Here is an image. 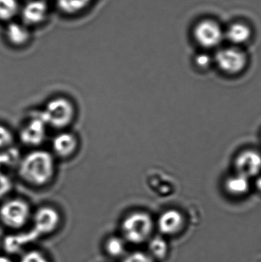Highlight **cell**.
<instances>
[{
    "instance_id": "21",
    "label": "cell",
    "mask_w": 261,
    "mask_h": 262,
    "mask_svg": "<svg viewBox=\"0 0 261 262\" xmlns=\"http://www.w3.org/2000/svg\"><path fill=\"white\" fill-rule=\"evenodd\" d=\"M13 141L12 133L4 126L0 125V149L10 146Z\"/></svg>"
},
{
    "instance_id": "26",
    "label": "cell",
    "mask_w": 261,
    "mask_h": 262,
    "mask_svg": "<svg viewBox=\"0 0 261 262\" xmlns=\"http://www.w3.org/2000/svg\"><path fill=\"white\" fill-rule=\"evenodd\" d=\"M256 186H257V189L261 192V177H259L256 181Z\"/></svg>"
},
{
    "instance_id": "20",
    "label": "cell",
    "mask_w": 261,
    "mask_h": 262,
    "mask_svg": "<svg viewBox=\"0 0 261 262\" xmlns=\"http://www.w3.org/2000/svg\"><path fill=\"white\" fill-rule=\"evenodd\" d=\"M107 252L112 256H120L123 255L125 249L124 242L117 237L109 238L106 244Z\"/></svg>"
},
{
    "instance_id": "18",
    "label": "cell",
    "mask_w": 261,
    "mask_h": 262,
    "mask_svg": "<svg viewBox=\"0 0 261 262\" xmlns=\"http://www.w3.org/2000/svg\"><path fill=\"white\" fill-rule=\"evenodd\" d=\"M92 0H58L60 7L69 13L82 10Z\"/></svg>"
},
{
    "instance_id": "8",
    "label": "cell",
    "mask_w": 261,
    "mask_h": 262,
    "mask_svg": "<svg viewBox=\"0 0 261 262\" xmlns=\"http://www.w3.org/2000/svg\"><path fill=\"white\" fill-rule=\"evenodd\" d=\"M45 123L36 115L31 119L29 122L20 131V139L25 145L29 146H35L41 144L46 137Z\"/></svg>"
},
{
    "instance_id": "14",
    "label": "cell",
    "mask_w": 261,
    "mask_h": 262,
    "mask_svg": "<svg viewBox=\"0 0 261 262\" xmlns=\"http://www.w3.org/2000/svg\"><path fill=\"white\" fill-rule=\"evenodd\" d=\"M249 180L248 177L237 173L229 177L225 182V189L233 195H242L249 189Z\"/></svg>"
},
{
    "instance_id": "2",
    "label": "cell",
    "mask_w": 261,
    "mask_h": 262,
    "mask_svg": "<svg viewBox=\"0 0 261 262\" xmlns=\"http://www.w3.org/2000/svg\"><path fill=\"white\" fill-rule=\"evenodd\" d=\"M38 115L46 125L55 128H64L73 121L75 115V107L66 98H54L47 103L44 110Z\"/></svg>"
},
{
    "instance_id": "3",
    "label": "cell",
    "mask_w": 261,
    "mask_h": 262,
    "mask_svg": "<svg viewBox=\"0 0 261 262\" xmlns=\"http://www.w3.org/2000/svg\"><path fill=\"white\" fill-rule=\"evenodd\" d=\"M151 217L144 212H136L129 215L123 222L122 229L127 241L139 244L145 241L152 232Z\"/></svg>"
},
{
    "instance_id": "22",
    "label": "cell",
    "mask_w": 261,
    "mask_h": 262,
    "mask_svg": "<svg viewBox=\"0 0 261 262\" xmlns=\"http://www.w3.org/2000/svg\"><path fill=\"white\" fill-rule=\"evenodd\" d=\"M123 262H154L151 257L143 252H133L126 257Z\"/></svg>"
},
{
    "instance_id": "15",
    "label": "cell",
    "mask_w": 261,
    "mask_h": 262,
    "mask_svg": "<svg viewBox=\"0 0 261 262\" xmlns=\"http://www.w3.org/2000/svg\"><path fill=\"white\" fill-rule=\"evenodd\" d=\"M227 38L234 44H242L248 41L251 35L249 28L245 25L236 23L230 26L226 33Z\"/></svg>"
},
{
    "instance_id": "6",
    "label": "cell",
    "mask_w": 261,
    "mask_h": 262,
    "mask_svg": "<svg viewBox=\"0 0 261 262\" xmlns=\"http://www.w3.org/2000/svg\"><path fill=\"white\" fill-rule=\"evenodd\" d=\"M59 221V214L55 209L49 206L40 208L34 216L35 226L32 232L36 238L39 235L50 233L56 229Z\"/></svg>"
},
{
    "instance_id": "9",
    "label": "cell",
    "mask_w": 261,
    "mask_h": 262,
    "mask_svg": "<svg viewBox=\"0 0 261 262\" xmlns=\"http://www.w3.org/2000/svg\"><path fill=\"white\" fill-rule=\"evenodd\" d=\"M238 173L244 177H255L261 170V156L252 149H247L241 152L235 160Z\"/></svg>"
},
{
    "instance_id": "24",
    "label": "cell",
    "mask_w": 261,
    "mask_h": 262,
    "mask_svg": "<svg viewBox=\"0 0 261 262\" xmlns=\"http://www.w3.org/2000/svg\"><path fill=\"white\" fill-rule=\"evenodd\" d=\"M20 262H49L46 259L45 257L37 252V251H32V252H28L26 255H23Z\"/></svg>"
},
{
    "instance_id": "25",
    "label": "cell",
    "mask_w": 261,
    "mask_h": 262,
    "mask_svg": "<svg viewBox=\"0 0 261 262\" xmlns=\"http://www.w3.org/2000/svg\"><path fill=\"white\" fill-rule=\"evenodd\" d=\"M196 64L201 68H208L211 63V58L206 54H201L196 58Z\"/></svg>"
},
{
    "instance_id": "19",
    "label": "cell",
    "mask_w": 261,
    "mask_h": 262,
    "mask_svg": "<svg viewBox=\"0 0 261 262\" xmlns=\"http://www.w3.org/2000/svg\"><path fill=\"white\" fill-rule=\"evenodd\" d=\"M19 156L17 149H9L0 152V169L6 166H12L15 163L19 164Z\"/></svg>"
},
{
    "instance_id": "10",
    "label": "cell",
    "mask_w": 261,
    "mask_h": 262,
    "mask_svg": "<svg viewBox=\"0 0 261 262\" xmlns=\"http://www.w3.org/2000/svg\"><path fill=\"white\" fill-rule=\"evenodd\" d=\"M78 146V139L72 133H60L54 137L52 141L54 152L61 158H67L73 155Z\"/></svg>"
},
{
    "instance_id": "17",
    "label": "cell",
    "mask_w": 261,
    "mask_h": 262,
    "mask_svg": "<svg viewBox=\"0 0 261 262\" xmlns=\"http://www.w3.org/2000/svg\"><path fill=\"white\" fill-rule=\"evenodd\" d=\"M149 249L153 256L157 258H162L167 254L168 247L167 242L162 237L156 236L150 242Z\"/></svg>"
},
{
    "instance_id": "13",
    "label": "cell",
    "mask_w": 261,
    "mask_h": 262,
    "mask_svg": "<svg viewBox=\"0 0 261 262\" xmlns=\"http://www.w3.org/2000/svg\"><path fill=\"white\" fill-rule=\"evenodd\" d=\"M6 36L15 46H23L30 39V31L26 24L12 23L8 26Z\"/></svg>"
},
{
    "instance_id": "23",
    "label": "cell",
    "mask_w": 261,
    "mask_h": 262,
    "mask_svg": "<svg viewBox=\"0 0 261 262\" xmlns=\"http://www.w3.org/2000/svg\"><path fill=\"white\" fill-rule=\"evenodd\" d=\"M11 189H12V182L10 179L6 174L0 172V198L7 195Z\"/></svg>"
},
{
    "instance_id": "11",
    "label": "cell",
    "mask_w": 261,
    "mask_h": 262,
    "mask_svg": "<svg viewBox=\"0 0 261 262\" xmlns=\"http://www.w3.org/2000/svg\"><path fill=\"white\" fill-rule=\"evenodd\" d=\"M24 23L28 25H36L43 23L49 15V7L45 2L41 0H35L29 2L26 5L22 10Z\"/></svg>"
},
{
    "instance_id": "4",
    "label": "cell",
    "mask_w": 261,
    "mask_h": 262,
    "mask_svg": "<svg viewBox=\"0 0 261 262\" xmlns=\"http://www.w3.org/2000/svg\"><path fill=\"white\" fill-rule=\"evenodd\" d=\"M30 209L26 202L18 199L6 202L0 208V218L6 226L13 229L22 227L29 220Z\"/></svg>"
},
{
    "instance_id": "27",
    "label": "cell",
    "mask_w": 261,
    "mask_h": 262,
    "mask_svg": "<svg viewBox=\"0 0 261 262\" xmlns=\"http://www.w3.org/2000/svg\"><path fill=\"white\" fill-rule=\"evenodd\" d=\"M0 262H12L9 258L4 256H0Z\"/></svg>"
},
{
    "instance_id": "12",
    "label": "cell",
    "mask_w": 261,
    "mask_h": 262,
    "mask_svg": "<svg viewBox=\"0 0 261 262\" xmlns=\"http://www.w3.org/2000/svg\"><path fill=\"white\" fill-rule=\"evenodd\" d=\"M183 218L179 211L175 209L164 212L158 220V227L162 233L172 235L182 228Z\"/></svg>"
},
{
    "instance_id": "16",
    "label": "cell",
    "mask_w": 261,
    "mask_h": 262,
    "mask_svg": "<svg viewBox=\"0 0 261 262\" xmlns=\"http://www.w3.org/2000/svg\"><path fill=\"white\" fill-rule=\"evenodd\" d=\"M19 11L17 0H0V21H9Z\"/></svg>"
},
{
    "instance_id": "7",
    "label": "cell",
    "mask_w": 261,
    "mask_h": 262,
    "mask_svg": "<svg viewBox=\"0 0 261 262\" xmlns=\"http://www.w3.org/2000/svg\"><path fill=\"white\" fill-rule=\"evenodd\" d=\"M194 34L198 42L205 48L216 47L223 38L220 26L211 20L199 23L195 29Z\"/></svg>"
},
{
    "instance_id": "5",
    "label": "cell",
    "mask_w": 261,
    "mask_h": 262,
    "mask_svg": "<svg viewBox=\"0 0 261 262\" xmlns=\"http://www.w3.org/2000/svg\"><path fill=\"white\" fill-rule=\"evenodd\" d=\"M216 61L218 66L225 73H239L246 66L247 58L245 53L239 49L228 48L219 51L216 54Z\"/></svg>"
},
{
    "instance_id": "1",
    "label": "cell",
    "mask_w": 261,
    "mask_h": 262,
    "mask_svg": "<svg viewBox=\"0 0 261 262\" xmlns=\"http://www.w3.org/2000/svg\"><path fill=\"white\" fill-rule=\"evenodd\" d=\"M54 157L44 150H35L25 156L18 164V172L23 180L35 186L47 184L55 173Z\"/></svg>"
}]
</instances>
